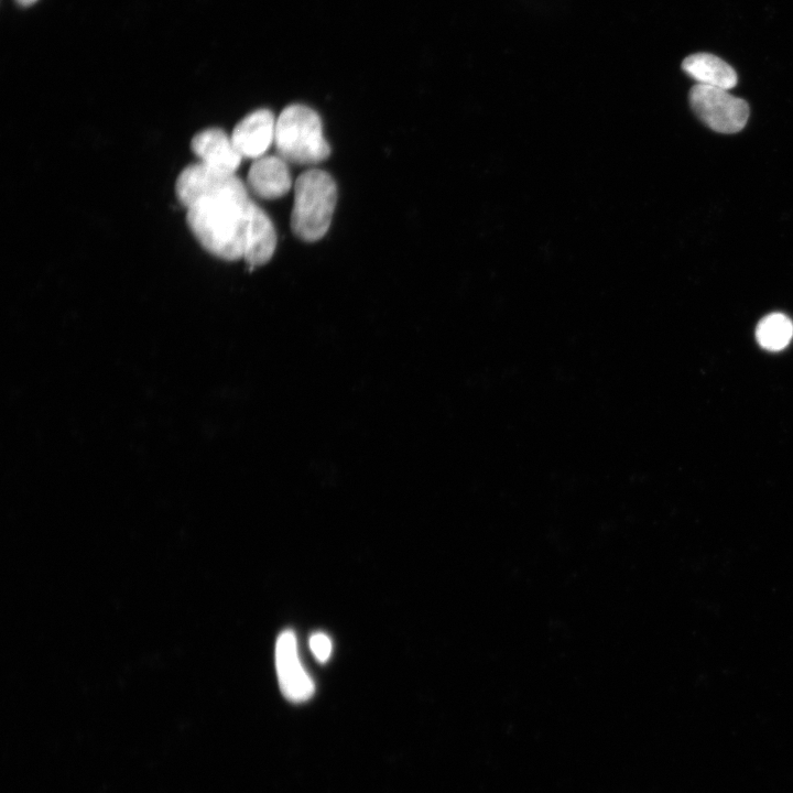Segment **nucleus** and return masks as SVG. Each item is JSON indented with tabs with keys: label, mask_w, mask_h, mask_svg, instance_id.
I'll return each instance as SVG.
<instances>
[{
	"label": "nucleus",
	"mask_w": 793,
	"mask_h": 793,
	"mask_svg": "<svg viewBox=\"0 0 793 793\" xmlns=\"http://www.w3.org/2000/svg\"><path fill=\"white\" fill-rule=\"evenodd\" d=\"M253 202L238 176L219 191L187 207V225L198 242L211 254L235 261L242 259Z\"/></svg>",
	"instance_id": "f257e3e1"
},
{
	"label": "nucleus",
	"mask_w": 793,
	"mask_h": 793,
	"mask_svg": "<svg viewBox=\"0 0 793 793\" xmlns=\"http://www.w3.org/2000/svg\"><path fill=\"white\" fill-rule=\"evenodd\" d=\"M337 200V186L325 171L311 169L294 184L291 228L294 235L308 242L324 237L329 229Z\"/></svg>",
	"instance_id": "f03ea898"
},
{
	"label": "nucleus",
	"mask_w": 793,
	"mask_h": 793,
	"mask_svg": "<svg viewBox=\"0 0 793 793\" xmlns=\"http://www.w3.org/2000/svg\"><path fill=\"white\" fill-rule=\"evenodd\" d=\"M274 144L280 156L295 164H317L330 154L319 116L304 105L282 110L275 123Z\"/></svg>",
	"instance_id": "7ed1b4c3"
},
{
	"label": "nucleus",
	"mask_w": 793,
	"mask_h": 793,
	"mask_svg": "<svg viewBox=\"0 0 793 793\" xmlns=\"http://www.w3.org/2000/svg\"><path fill=\"white\" fill-rule=\"evenodd\" d=\"M688 99L695 115L716 132H739L748 121L747 101L726 89L696 84L691 88Z\"/></svg>",
	"instance_id": "20e7f679"
},
{
	"label": "nucleus",
	"mask_w": 793,
	"mask_h": 793,
	"mask_svg": "<svg viewBox=\"0 0 793 793\" xmlns=\"http://www.w3.org/2000/svg\"><path fill=\"white\" fill-rule=\"evenodd\" d=\"M275 667L280 689L286 699L303 703L313 696L315 684L300 661L292 630L282 631L276 639Z\"/></svg>",
	"instance_id": "39448f33"
},
{
	"label": "nucleus",
	"mask_w": 793,
	"mask_h": 793,
	"mask_svg": "<svg viewBox=\"0 0 793 793\" xmlns=\"http://www.w3.org/2000/svg\"><path fill=\"white\" fill-rule=\"evenodd\" d=\"M276 120L269 109H258L241 119L231 140L242 157L259 159L274 142Z\"/></svg>",
	"instance_id": "423d86ee"
},
{
	"label": "nucleus",
	"mask_w": 793,
	"mask_h": 793,
	"mask_svg": "<svg viewBox=\"0 0 793 793\" xmlns=\"http://www.w3.org/2000/svg\"><path fill=\"white\" fill-rule=\"evenodd\" d=\"M191 149L199 159L198 162L226 174H236L243 159L231 137L219 128H208L196 133Z\"/></svg>",
	"instance_id": "0eeeda50"
},
{
	"label": "nucleus",
	"mask_w": 793,
	"mask_h": 793,
	"mask_svg": "<svg viewBox=\"0 0 793 793\" xmlns=\"http://www.w3.org/2000/svg\"><path fill=\"white\" fill-rule=\"evenodd\" d=\"M247 182L249 188L264 199L280 198L292 186L287 162L279 154L256 159L249 169Z\"/></svg>",
	"instance_id": "6e6552de"
},
{
	"label": "nucleus",
	"mask_w": 793,
	"mask_h": 793,
	"mask_svg": "<svg viewBox=\"0 0 793 793\" xmlns=\"http://www.w3.org/2000/svg\"><path fill=\"white\" fill-rule=\"evenodd\" d=\"M275 247L274 226L267 213L253 203L242 259L250 269L265 264Z\"/></svg>",
	"instance_id": "1a4fd4ad"
},
{
	"label": "nucleus",
	"mask_w": 793,
	"mask_h": 793,
	"mask_svg": "<svg viewBox=\"0 0 793 793\" xmlns=\"http://www.w3.org/2000/svg\"><path fill=\"white\" fill-rule=\"evenodd\" d=\"M683 70L696 80V84L718 87L726 90L735 87L738 76L724 59L710 53H695L682 63Z\"/></svg>",
	"instance_id": "9d476101"
},
{
	"label": "nucleus",
	"mask_w": 793,
	"mask_h": 793,
	"mask_svg": "<svg viewBox=\"0 0 793 793\" xmlns=\"http://www.w3.org/2000/svg\"><path fill=\"white\" fill-rule=\"evenodd\" d=\"M759 345L771 351L785 348L793 337V323L782 313H772L763 317L756 329Z\"/></svg>",
	"instance_id": "9b49d317"
},
{
	"label": "nucleus",
	"mask_w": 793,
	"mask_h": 793,
	"mask_svg": "<svg viewBox=\"0 0 793 793\" xmlns=\"http://www.w3.org/2000/svg\"><path fill=\"white\" fill-rule=\"evenodd\" d=\"M309 649L316 660L321 663L326 662L332 653V641L329 637L323 632H315L309 638Z\"/></svg>",
	"instance_id": "f8f14e48"
},
{
	"label": "nucleus",
	"mask_w": 793,
	"mask_h": 793,
	"mask_svg": "<svg viewBox=\"0 0 793 793\" xmlns=\"http://www.w3.org/2000/svg\"><path fill=\"white\" fill-rule=\"evenodd\" d=\"M35 1H37V0H17V2L20 3L21 6H30V4L34 3Z\"/></svg>",
	"instance_id": "ddd939ff"
}]
</instances>
